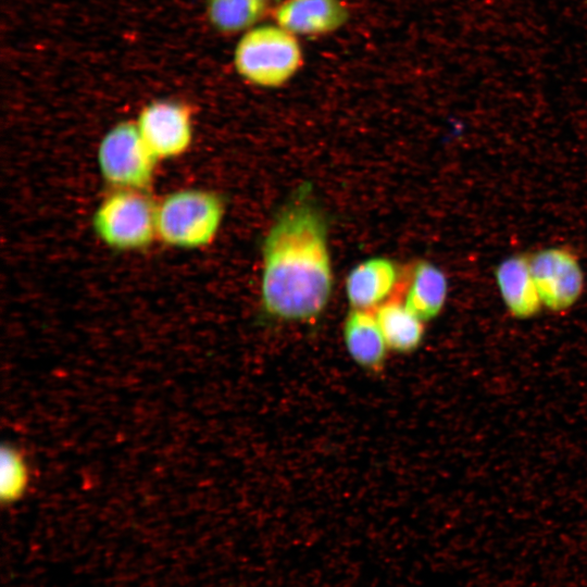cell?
I'll use <instances>...</instances> for the list:
<instances>
[{"label":"cell","mask_w":587,"mask_h":587,"mask_svg":"<svg viewBox=\"0 0 587 587\" xmlns=\"http://www.w3.org/2000/svg\"><path fill=\"white\" fill-rule=\"evenodd\" d=\"M304 191L278 213L263 243L262 308L279 321L315 320L333 289L327 223Z\"/></svg>","instance_id":"cell-1"},{"label":"cell","mask_w":587,"mask_h":587,"mask_svg":"<svg viewBox=\"0 0 587 587\" xmlns=\"http://www.w3.org/2000/svg\"><path fill=\"white\" fill-rule=\"evenodd\" d=\"M223 214V202L214 192L178 190L157 204V236L172 247H203L215 238Z\"/></svg>","instance_id":"cell-2"},{"label":"cell","mask_w":587,"mask_h":587,"mask_svg":"<svg viewBox=\"0 0 587 587\" xmlns=\"http://www.w3.org/2000/svg\"><path fill=\"white\" fill-rule=\"evenodd\" d=\"M234 64L246 80L262 87H278L302 64L295 35L280 26L265 25L247 32L234 52Z\"/></svg>","instance_id":"cell-3"},{"label":"cell","mask_w":587,"mask_h":587,"mask_svg":"<svg viewBox=\"0 0 587 587\" xmlns=\"http://www.w3.org/2000/svg\"><path fill=\"white\" fill-rule=\"evenodd\" d=\"M157 205L137 189H121L97 208L92 224L108 246L135 250L149 246L157 235Z\"/></svg>","instance_id":"cell-4"},{"label":"cell","mask_w":587,"mask_h":587,"mask_svg":"<svg viewBox=\"0 0 587 587\" xmlns=\"http://www.w3.org/2000/svg\"><path fill=\"white\" fill-rule=\"evenodd\" d=\"M97 160L103 178L122 189H141L153 177L157 157L142 139L137 125L121 122L101 139Z\"/></svg>","instance_id":"cell-5"},{"label":"cell","mask_w":587,"mask_h":587,"mask_svg":"<svg viewBox=\"0 0 587 587\" xmlns=\"http://www.w3.org/2000/svg\"><path fill=\"white\" fill-rule=\"evenodd\" d=\"M529 257L530 272L542 304L552 311L572 307L580 297L584 275L577 257L565 248H547Z\"/></svg>","instance_id":"cell-6"},{"label":"cell","mask_w":587,"mask_h":587,"mask_svg":"<svg viewBox=\"0 0 587 587\" xmlns=\"http://www.w3.org/2000/svg\"><path fill=\"white\" fill-rule=\"evenodd\" d=\"M136 125L157 159L178 157L192 141L191 112L180 102L158 100L147 104Z\"/></svg>","instance_id":"cell-7"},{"label":"cell","mask_w":587,"mask_h":587,"mask_svg":"<svg viewBox=\"0 0 587 587\" xmlns=\"http://www.w3.org/2000/svg\"><path fill=\"white\" fill-rule=\"evenodd\" d=\"M347 10L338 0H288L275 12L277 25L294 35H321L346 21Z\"/></svg>","instance_id":"cell-8"},{"label":"cell","mask_w":587,"mask_h":587,"mask_svg":"<svg viewBox=\"0 0 587 587\" xmlns=\"http://www.w3.org/2000/svg\"><path fill=\"white\" fill-rule=\"evenodd\" d=\"M398 268L386 258L369 259L351 270L346 292L352 309L375 310L398 283Z\"/></svg>","instance_id":"cell-9"},{"label":"cell","mask_w":587,"mask_h":587,"mask_svg":"<svg viewBox=\"0 0 587 587\" xmlns=\"http://www.w3.org/2000/svg\"><path fill=\"white\" fill-rule=\"evenodd\" d=\"M344 341L349 355L367 371H379L386 359L387 344L374 310L352 309L344 323Z\"/></svg>","instance_id":"cell-10"},{"label":"cell","mask_w":587,"mask_h":587,"mask_svg":"<svg viewBox=\"0 0 587 587\" xmlns=\"http://www.w3.org/2000/svg\"><path fill=\"white\" fill-rule=\"evenodd\" d=\"M496 280L505 305L514 316L527 319L539 311L542 302L528 255L515 254L502 261L496 270Z\"/></svg>","instance_id":"cell-11"},{"label":"cell","mask_w":587,"mask_h":587,"mask_svg":"<svg viewBox=\"0 0 587 587\" xmlns=\"http://www.w3.org/2000/svg\"><path fill=\"white\" fill-rule=\"evenodd\" d=\"M411 270L409 289L403 302L421 321H429L440 313L446 302V275L428 261H420Z\"/></svg>","instance_id":"cell-12"},{"label":"cell","mask_w":587,"mask_h":587,"mask_svg":"<svg viewBox=\"0 0 587 587\" xmlns=\"http://www.w3.org/2000/svg\"><path fill=\"white\" fill-rule=\"evenodd\" d=\"M375 315L389 349L408 353L422 342L423 321L414 315L404 302L388 299L375 309Z\"/></svg>","instance_id":"cell-13"},{"label":"cell","mask_w":587,"mask_h":587,"mask_svg":"<svg viewBox=\"0 0 587 587\" xmlns=\"http://www.w3.org/2000/svg\"><path fill=\"white\" fill-rule=\"evenodd\" d=\"M208 16L222 33L232 34L253 25L264 11V0H208Z\"/></svg>","instance_id":"cell-14"},{"label":"cell","mask_w":587,"mask_h":587,"mask_svg":"<svg viewBox=\"0 0 587 587\" xmlns=\"http://www.w3.org/2000/svg\"><path fill=\"white\" fill-rule=\"evenodd\" d=\"M30 483V471L24 453L12 444L0 451V498L12 504L23 498Z\"/></svg>","instance_id":"cell-15"}]
</instances>
